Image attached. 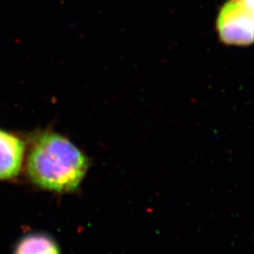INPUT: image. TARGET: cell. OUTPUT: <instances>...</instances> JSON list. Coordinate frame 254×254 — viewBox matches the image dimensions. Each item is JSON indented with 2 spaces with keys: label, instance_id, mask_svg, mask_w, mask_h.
I'll list each match as a JSON object with an SVG mask.
<instances>
[{
  "label": "cell",
  "instance_id": "cell-1",
  "mask_svg": "<svg viewBox=\"0 0 254 254\" xmlns=\"http://www.w3.org/2000/svg\"><path fill=\"white\" fill-rule=\"evenodd\" d=\"M26 140L23 168L31 185L60 194L79 189L90 161L73 142L51 129L36 131Z\"/></svg>",
  "mask_w": 254,
  "mask_h": 254
},
{
  "label": "cell",
  "instance_id": "cell-2",
  "mask_svg": "<svg viewBox=\"0 0 254 254\" xmlns=\"http://www.w3.org/2000/svg\"><path fill=\"white\" fill-rule=\"evenodd\" d=\"M216 29L228 45H250L254 40V8L240 0H230L219 13Z\"/></svg>",
  "mask_w": 254,
  "mask_h": 254
},
{
  "label": "cell",
  "instance_id": "cell-3",
  "mask_svg": "<svg viewBox=\"0 0 254 254\" xmlns=\"http://www.w3.org/2000/svg\"><path fill=\"white\" fill-rule=\"evenodd\" d=\"M27 140L0 129V181L17 179L22 172Z\"/></svg>",
  "mask_w": 254,
  "mask_h": 254
},
{
  "label": "cell",
  "instance_id": "cell-4",
  "mask_svg": "<svg viewBox=\"0 0 254 254\" xmlns=\"http://www.w3.org/2000/svg\"><path fill=\"white\" fill-rule=\"evenodd\" d=\"M12 254H61L60 245L51 235L30 233L17 241Z\"/></svg>",
  "mask_w": 254,
  "mask_h": 254
},
{
  "label": "cell",
  "instance_id": "cell-5",
  "mask_svg": "<svg viewBox=\"0 0 254 254\" xmlns=\"http://www.w3.org/2000/svg\"><path fill=\"white\" fill-rule=\"evenodd\" d=\"M240 1H242L243 2H245V4H247L248 6L254 8V0H240Z\"/></svg>",
  "mask_w": 254,
  "mask_h": 254
}]
</instances>
